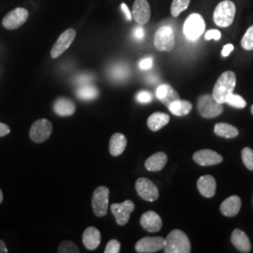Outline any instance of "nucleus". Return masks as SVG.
<instances>
[{"label":"nucleus","mask_w":253,"mask_h":253,"mask_svg":"<svg viewBox=\"0 0 253 253\" xmlns=\"http://www.w3.org/2000/svg\"><path fill=\"white\" fill-rule=\"evenodd\" d=\"M163 252L165 253H190L191 247L188 235L180 230H172L165 239Z\"/></svg>","instance_id":"f257e3e1"},{"label":"nucleus","mask_w":253,"mask_h":253,"mask_svg":"<svg viewBox=\"0 0 253 253\" xmlns=\"http://www.w3.org/2000/svg\"><path fill=\"white\" fill-rule=\"evenodd\" d=\"M235 84L236 76L235 73L228 71L222 73L217 79V83L215 84L212 93L213 98L221 104L225 103L227 96L232 94L235 90Z\"/></svg>","instance_id":"f03ea898"},{"label":"nucleus","mask_w":253,"mask_h":253,"mask_svg":"<svg viewBox=\"0 0 253 253\" xmlns=\"http://www.w3.org/2000/svg\"><path fill=\"white\" fill-rule=\"evenodd\" d=\"M235 3L231 0H223L217 4L214 10L213 19L217 27H230L235 20Z\"/></svg>","instance_id":"7ed1b4c3"},{"label":"nucleus","mask_w":253,"mask_h":253,"mask_svg":"<svg viewBox=\"0 0 253 253\" xmlns=\"http://www.w3.org/2000/svg\"><path fill=\"white\" fill-rule=\"evenodd\" d=\"M206 29V22L199 13H192L186 19L183 26V33L191 42L198 40Z\"/></svg>","instance_id":"20e7f679"},{"label":"nucleus","mask_w":253,"mask_h":253,"mask_svg":"<svg viewBox=\"0 0 253 253\" xmlns=\"http://www.w3.org/2000/svg\"><path fill=\"white\" fill-rule=\"evenodd\" d=\"M175 44V37L168 26L160 27L154 37V45L161 52H171Z\"/></svg>","instance_id":"39448f33"},{"label":"nucleus","mask_w":253,"mask_h":253,"mask_svg":"<svg viewBox=\"0 0 253 253\" xmlns=\"http://www.w3.org/2000/svg\"><path fill=\"white\" fill-rule=\"evenodd\" d=\"M197 107L203 118H216L223 112V104L217 102L212 95H204L200 97Z\"/></svg>","instance_id":"423d86ee"},{"label":"nucleus","mask_w":253,"mask_h":253,"mask_svg":"<svg viewBox=\"0 0 253 253\" xmlns=\"http://www.w3.org/2000/svg\"><path fill=\"white\" fill-rule=\"evenodd\" d=\"M52 123L47 119L42 118L38 119L32 124L29 130V137L34 143L42 144L50 138V136L52 135Z\"/></svg>","instance_id":"0eeeda50"},{"label":"nucleus","mask_w":253,"mask_h":253,"mask_svg":"<svg viewBox=\"0 0 253 253\" xmlns=\"http://www.w3.org/2000/svg\"><path fill=\"white\" fill-rule=\"evenodd\" d=\"M109 194V189L105 186H100L94 190L92 195V208L97 217H104L107 214Z\"/></svg>","instance_id":"6e6552de"},{"label":"nucleus","mask_w":253,"mask_h":253,"mask_svg":"<svg viewBox=\"0 0 253 253\" xmlns=\"http://www.w3.org/2000/svg\"><path fill=\"white\" fill-rule=\"evenodd\" d=\"M29 13L25 8H16L9 11L2 20V25L8 30H14L22 27L28 19Z\"/></svg>","instance_id":"1a4fd4ad"},{"label":"nucleus","mask_w":253,"mask_h":253,"mask_svg":"<svg viewBox=\"0 0 253 253\" xmlns=\"http://www.w3.org/2000/svg\"><path fill=\"white\" fill-rule=\"evenodd\" d=\"M135 206L130 200H126L121 204H114L111 206V212L117 220L119 226H124L129 220V216L133 212Z\"/></svg>","instance_id":"9d476101"},{"label":"nucleus","mask_w":253,"mask_h":253,"mask_svg":"<svg viewBox=\"0 0 253 253\" xmlns=\"http://www.w3.org/2000/svg\"><path fill=\"white\" fill-rule=\"evenodd\" d=\"M138 195L147 202H155L159 198V190L153 182L145 177L138 178L135 183Z\"/></svg>","instance_id":"9b49d317"},{"label":"nucleus","mask_w":253,"mask_h":253,"mask_svg":"<svg viewBox=\"0 0 253 253\" xmlns=\"http://www.w3.org/2000/svg\"><path fill=\"white\" fill-rule=\"evenodd\" d=\"M75 37H76V31L73 28H69L66 31H64L54 42L50 53L51 57L52 58L59 57L66 50L69 49L70 46L72 45Z\"/></svg>","instance_id":"f8f14e48"},{"label":"nucleus","mask_w":253,"mask_h":253,"mask_svg":"<svg viewBox=\"0 0 253 253\" xmlns=\"http://www.w3.org/2000/svg\"><path fill=\"white\" fill-rule=\"evenodd\" d=\"M165 239L160 236H146L140 239L135 245V251L139 253H155L163 250Z\"/></svg>","instance_id":"ddd939ff"},{"label":"nucleus","mask_w":253,"mask_h":253,"mask_svg":"<svg viewBox=\"0 0 253 253\" xmlns=\"http://www.w3.org/2000/svg\"><path fill=\"white\" fill-rule=\"evenodd\" d=\"M151 9L146 0H135L132 6V17L139 25H145L149 22Z\"/></svg>","instance_id":"4468645a"},{"label":"nucleus","mask_w":253,"mask_h":253,"mask_svg":"<svg viewBox=\"0 0 253 253\" xmlns=\"http://www.w3.org/2000/svg\"><path fill=\"white\" fill-rule=\"evenodd\" d=\"M193 161L201 166H212L221 163L223 161V158L216 151L204 149L194 153Z\"/></svg>","instance_id":"2eb2a0df"},{"label":"nucleus","mask_w":253,"mask_h":253,"mask_svg":"<svg viewBox=\"0 0 253 253\" xmlns=\"http://www.w3.org/2000/svg\"><path fill=\"white\" fill-rule=\"evenodd\" d=\"M141 226L149 233H157L163 227V220L156 212L147 211L140 218Z\"/></svg>","instance_id":"dca6fc26"},{"label":"nucleus","mask_w":253,"mask_h":253,"mask_svg":"<svg viewBox=\"0 0 253 253\" xmlns=\"http://www.w3.org/2000/svg\"><path fill=\"white\" fill-rule=\"evenodd\" d=\"M157 98L163 102L165 106H169L172 102L180 100L178 92L169 84H161L156 92Z\"/></svg>","instance_id":"f3484780"},{"label":"nucleus","mask_w":253,"mask_h":253,"mask_svg":"<svg viewBox=\"0 0 253 253\" xmlns=\"http://www.w3.org/2000/svg\"><path fill=\"white\" fill-rule=\"evenodd\" d=\"M197 187H198L200 193L203 196H205L207 198H212L216 193L217 183L212 175L206 174V175L201 176L198 179Z\"/></svg>","instance_id":"a211bd4d"},{"label":"nucleus","mask_w":253,"mask_h":253,"mask_svg":"<svg viewBox=\"0 0 253 253\" xmlns=\"http://www.w3.org/2000/svg\"><path fill=\"white\" fill-rule=\"evenodd\" d=\"M101 235L95 227H88L84 230L83 235V244L88 251L96 250L100 244Z\"/></svg>","instance_id":"6ab92c4d"},{"label":"nucleus","mask_w":253,"mask_h":253,"mask_svg":"<svg viewBox=\"0 0 253 253\" xmlns=\"http://www.w3.org/2000/svg\"><path fill=\"white\" fill-rule=\"evenodd\" d=\"M241 208V200L238 196L228 197L220 205V212L226 217H235Z\"/></svg>","instance_id":"aec40b11"},{"label":"nucleus","mask_w":253,"mask_h":253,"mask_svg":"<svg viewBox=\"0 0 253 253\" xmlns=\"http://www.w3.org/2000/svg\"><path fill=\"white\" fill-rule=\"evenodd\" d=\"M231 241L240 253H250L252 250V245H251V241H250L248 235L239 229H235V231L233 232Z\"/></svg>","instance_id":"412c9836"},{"label":"nucleus","mask_w":253,"mask_h":253,"mask_svg":"<svg viewBox=\"0 0 253 253\" xmlns=\"http://www.w3.org/2000/svg\"><path fill=\"white\" fill-rule=\"evenodd\" d=\"M76 110V105L73 100L68 98H59L54 101V111L60 117L73 116Z\"/></svg>","instance_id":"4be33fe9"},{"label":"nucleus","mask_w":253,"mask_h":253,"mask_svg":"<svg viewBox=\"0 0 253 253\" xmlns=\"http://www.w3.org/2000/svg\"><path fill=\"white\" fill-rule=\"evenodd\" d=\"M167 161H168V157L166 154L163 152H158L149 157L145 161V168L150 172H159L164 168Z\"/></svg>","instance_id":"5701e85b"},{"label":"nucleus","mask_w":253,"mask_h":253,"mask_svg":"<svg viewBox=\"0 0 253 253\" xmlns=\"http://www.w3.org/2000/svg\"><path fill=\"white\" fill-rule=\"evenodd\" d=\"M126 146V136L118 132L112 135L110 139V144H109V151L112 156L114 157L120 156L125 151Z\"/></svg>","instance_id":"b1692460"},{"label":"nucleus","mask_w":253,"mask_h":253,"mask_svg":"<svg viewBox=\"0 0 253 253\" xmlns=\"http://www.w3.org/2000/svg\"><path fill=\"white\" fill-rule=\"evenodd\" d=\"M170 121V117L164 113H154L147 119V126L152 131H158L166 126Z\"/></svg>","instance_id":"393cba45"},{"label":"nucleus","mask_w":253,"mask_h":253,"mask_svg":"<svg viewBox=\"0 0 253 253\" xmlns=\"http://www.w3.org/2000/svg\"><path fill=\"white\" fill-rule=\"evenodd\" d=\"M168 108L172 115L177 116V117H182V116H186L190 113L192 109V104L188 100H178L172 102V104H170L168 106Z\"/></svg>","instance_id":"a878e982"},{"label":"nucleus","mask_w":253,"mask_h":253,"mask_svg":"<svg viewBox=\"0 0 253 253\" xmlns=\"http://www.w3.org/2000/svg\"><path fill=\"white\" fill-rule=\"evenodd\" d=\"M214 131L217 135L224 138H235L238 135V129L235 126L227 123H217L215 125Z\"/></svg>","instance_id":"bb28decb"},{"label":"nucleus","mask_w":253,"mask_h":253,"mask_svg":"<svg viewBox=\"0 0 253 253\" xmlns=\"http://www.w3.org/2000/svg\"><path fill=\"white\" fill-rule=\"evenodd\" d=\"M98 95H99V91L95 86H92V85L83 86L77 92V96L83 100H94L97 98Z\"/></svg>","instance_id":"cd10ccee"},{"label":"nucleus","mask_w":253,"mask_h":253,"mask_svg":"<svg viewBox=\"0 0 253 253\" xmlns=\"http://www.w3.org/2000/svg\"><path fill=\"white\" fill-rule=\"evenodd\" d=\"M190 0H172L171 5V14L173 17H178L181 12L188 9Z\"/></svg>","instance_id":"c85d7f7f"},{"label":"nucleus","mask_w":253,"mask_h":253,"mask_svg":"<svg viewBox=\"0 0 253 253\" xmlns=\"http://www.w3.org/2000/svg\"><path fill=\"white\" fill-rule=\"evenodd\" d=\"M225 103H228L229 105L235 107V108L242 109L246 107L247 105V102L246 100L239 95H236V94H230L226 97V100H225Z\"/></svg>","instance_id":"c756f323"},{"label":"nucleus","mask_w":253,"mask_h":253,"mask_svg":"<svg viewBox=\"0 0 253 253\" xmlns=\"http://www.w3.org/2000/svg\"><path fill=\"white\" fill-rule=\"evenodd\" d=\"M241 45L245 50H248V51L253 50V26L246 31L244 36L241 40Z\"/></svg>","instance_id":"7c9ffc66"},{"label":"nucleus","mask_w":253,"mask_h":253,"mask_svg":"<svg viewBox=\"0 0 253 253\" xmlns=\"http://www.w3.org/2000/svg\"><path fill=\"white\" fill-rule=\"evenodd\" d=\"M242 161L244 163L245 166L253 171V150L250 147H245L242 150Z\"/></svg>","instance_id":"2f4dec72"},{"label":"nucleus","mask_w":253,"mask_h":253,"mask_svg":"<svg viewBox=\"0 0 253 253\" xmlns=\"http://www.w3.org/2000/svg\"><path fill=\"white\" fill-rule=\"evenodd\" d=\"M57 253H80L78 247L72 241H63L59 245Z\"/></svg>","instance_id":"473e14b6"},{"label":"nucleus","mask_w":253,"mask_h":253,"mask_svg":"<svg viewBox=\"0 0 253 253\" xmlns=\"http://www.w3.org/2000/svg\"><path fill=\"white\" fill-rule=\"evenodd\" d=\"M120 247H121V245L118 240L112 239L106 245L104 253H118L120 252Z\"/></svg>","instance_id":"72a5a7b5"},{"label":"nucleus","mask_w":253,"mask_h":253,"mask_svg":"<svg viewBox=\"0 0 253 253\" xmlns=\"http://www.w3.org/2000/svg\"><path fill=\"white\" fill-rule=\"evenodd\" d=\"M137 100L142 103H147L152 100V95L147 91H142L138 93L137 95Z\"/></svg>","instance_id":"f704fd0d"},{"label":"nucleus","mask_w":253,"mask_h":253,"mask_svg":"<svg viewBox=\"0 0 253 253\" xmlns=\"http://www.w3.org/2000/svg\"><path fill=\"white\" fill-rule=\"evenodd\" d=\"M221 38V33L217 30V29H210L206 33V40L210 41V40H215L218 41Z\"/></svg>","instance_id":"c9c22d12"},{"label":"nucleus","mask_w":253,"mask_h":253,"mask_svg":"<svg viewBox=\"0 0 253 253\" xmlns=\"http://www.w3.org/2000/svg\"><path fill=\"white\" fill-rule=\"evenodd\" d=\"M139 67L143 71H146V70L151 69L153 67V59L151 57H146V58L142 59L140 61V63H139Z\"/></svg>","instance_id":"e433bc0d"},{"label":"nucleus","mask_w":253,"mask_h":253,"mask_svg":"<svg viewBox=\"0 0 253 253\" xmlns=\"http://www.w3.org/2000/svg\"><path fill=\"white\" fill-rule=\"evenodd\" d=\"M133 37L135 38L137 41H142L144 39V37H145V30H144L143 27H141V25H140V27H137L134 28Z\"/></svg>","instance_id":"4c0bfd02"},{"label":"nucleus","mask_w":253,"mask_h":253,"mask_svg":"<svg viewBox=\"0 0 253 253\" xmlns=\"http://www.w3.org/2000/svg\"><path fill=\"white\" fill-rule=\"evenodd\" d=\"M10 132V128L8 125L0 122V137L8 135Z\"/></svg>","instance_id":"58836bf2"},{"label":"nucleus","mask_w":253,"mask_h":253,"mask_svg":"<svg viewBox=\"0 0 253 253\" xmlns=\"http://www.w3.org/2000/svg\"><path fill=\"white\" fill-rule=\"evenodd\" d=\"M234 45L233 44H226V45L223 47V49H222V52H221V54H222V56H224V57H226L228 56L229 54H231L233 51H234Z\"/></svg>","instance_id":"ea45409f"},{"label":"nucleus","mask_w":253,"mask_h":253,"mask_svg":"<svg viewBox=\"0 0 253 253\" xmlns=\"http://www.w3.org/2000/svg\"><path fill=\"white\" fill-rule=\"evenodd\" d=\"M121 9L123 10L124 14L126 15V20H127V21H131V19H132V15H131V13H130L129 9H128L127 6H126L125 3H122V4H121Z\"/></svg>","instance_id":"a19ab883"},{"label":"nucleus","mask_w":253,"mask_h":253,"mask_svg":"<svg viewBox=\"0 0 253 253\" xmlns=\"http://www.w3.org/2000/svg\"><path fill=\"white\" fill-rule=\"evenodd\" d=\"M8 253V249L6 247V244L0 239V253Z\"/></svg>","instance_id":"79ce46f5"},{"label":"nucleus","mask_w":253,"mask_h":253,"mask_svg":"<svg viewBox=\"0 0 253 253\" xmlns=\"http://www.w3.org/2000/svg\"><path fill=\"white\" fill-rule=\"evenodd\" d=\"M3 202V193H2V191L0 190V204Z\"/></svg>","instance_id":"37998d69"},{"label":"nucleus","mask_w":253,"mask_h":253,"mask_svg":"<svg viewBox=\"0 0 253 253\" xmlns=\"http://www.w3.org/2000/svg\"><path fill=\"white\" fill-rule=\"evenodd\" d=\"M252 112H253V106H252Z\"/></svg>","instance_id":"c03bdc74"}]
</instances>
